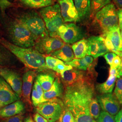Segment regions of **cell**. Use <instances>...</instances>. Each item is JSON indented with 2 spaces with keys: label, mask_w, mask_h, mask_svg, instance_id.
<instances>
[{
  "label": "cell",
  "mask_w": 122,
  "mask_h": 122,
  "mask_svg": "<svg viewBox=\"0 0 122 122\" xmlns=\"http://www.w3.org/2000/svg\"><path fill=\"white\" fill-rule=\"evenodd\" d=\"M24 118L23 113L19 114L15 116L5 118L1 122H23Z\"/></svg>",
  "instance_id": "d590c367"
},
{
  "label": "cell",
  "mask_w": 122,
  "mask_h": 122,
  "mask_svg": "<svg viewBox=\"0 0 122 122\" xmlns=\"http://www.w3.org/2000/svg\"><path fill=\"white\" fill-rule=\"evenodd\" d=\"M16 20L25 26L37 40L49 36L43 20L35 12L21 13Z\"/></svg>",
  "instance_id": "277c9868"
},
{
  "label": "cell",
  "mask_w": 122,
  "mask_h": 122,
  "mask_svg": "<svg viewBox=\"0 0 122 122\" xmlns=\"http://www.w3.org/2000/svg\"><path fill=\"white\" fill-rule=\"evenodd\" d=\"M20 99V97L0 76V109Z\"/></svg>",
  "instance_id": "7c38bea8"
},
{
  "label": "cell",
  "mask_w": 122,
  "mask_h": 122,
  "mask_svg": "<svg viewBox=\"0 0 122 122\" xmlns=\"http://www.w3.org/2000/svg\"><path fill=\"white\" fill-rule=\"evenodd\" d=\"M60 60L52 56H46L45 57V64L48 69L53 70L54 66Z\"/></svg>",
  "instance_id": "e575fe53"
},
{
  "label": "cell",
  "mask_w": 122,
  "mask_h": 122,
  "mask_svg": "<svg viewBox=\"0 0 122 122\" xmlns=\"http://www.w3.org/2000/svg\"><path fill=\"white\" fill-rule=\"evenodd\" d=\"M31 99L32 100V103L34 106L37 107L39 105L45 102L44 100H43L41 97L40 96L39 94L36 92L35 89L33 87L32 90V92L31 95Z\"/></svg>",
  "instance_id": "836d02e7"
},
{
  "label": "cell",
  "mask_w": 122,
  "mask_h": 122,
  "mask_svg": "<svg viewBox=\"0 0 122 122\" xmlns=\"http://www.w3.org/2000/svg\"><path fill=\"white\" fill-rule=\"evenodd\" d=\"M13 6L12 3L8 0H0V9L3 14H5V11L6 9Z\"/></svg>",
  "instance_id": "8d00e7d4"
},
{
  "label": "cell",
  "mask_w": 122,
  "mask_h": 122,
  "mask_svg": "<svg viewBox=\"0 0 122 122\" xmlns=\"http://www.w3.org/2000/svg\"><path fill=\"white\" fill-rule=\"evenodd\" d=\"M24 122H35L31 116H29L25 118Z\"/></svg>",
  "instance_id": "f6af8a7d"
},
{
  "label": "cell",
  "mask_w": 122,
  "mask_h": 122,
  "mask_svg": "<svg viewBox=\"0 0 122 122\" xmlns=\"http://www.w3.org/2000/svg\"><path fill=\"white\" fill-rule=\"evenodd\" d=\"M80 20L89 17L91 15V0H73Z\"/></svg>",
  "instance_id": "d6986e66"
},
{
  "label": "cell",
  "mask_w": 122,
  "mask_h": 122,
  "mask_svg": "<svg viewBox=\"0 0 122 122\" xmlns=\"http://www.w3.org/2000/svg\"><path fill=\"white\" fill-rule=\"evenodd\" d=\"M94 75L66 86L63 102L72 113L76 122H96L92 117L89 105L96 96Z\"/></svg>",
  "instance_id": "6da1fadb"
},
{
  "label": "cell",
  "mask_w": 122,
  "mask_h": 122,
  "mask_svg": "<svg viewBox=\"0 0 122 122\" xmlns=\"http://www.w3.org/2000/svg\"><path fill=\"white\" fill-rule=\"evenodd\" d=\"M95 20L102 31L103 35L111 29L118 26L117 11L114 5H106L95 15Z\"/></svg>",
  "instance_id": "8992f818"
},
{
  "label": "cell",
  "mask_w": 122,
  "mask_h": 122,
  "mask_svg": "<svg viewBox=\"0 0 122 122\" xmlns=\"http://www.w3.org/2000/svg\"><path fill=\"white\" fill-rule=\"evenodd\" d=\"M84 35L82 29L74 23H64L57 31V36L68 44H74L82 39Z\"/></svg>",
  "instance_id": "ba28073f"
},
{
  "label": "cell",
  "mask_w": 122,
  "mask_h": 122,
  "mask_svg": "<svg viewBox=\"0 0 122 122\" xmlns=\"http://www.w3.org/2000/svg\"><path fill=\"white\" fill-rule=\"evenodd\" d=\"M116 55L120 57H122V51H116L114 52Z\"/></svg>",
  "instance_id": "bcb514c9"
},
{
  "label": "cell",
  "mask_w": 122,
  "mask_h": 122,
  "mask_svg": "<svg viewBox=\"0 0 122 122\" xmlns=\"http://www.w3.org/2000/svg\"><path fill=\"white\" fill-rule=\"evenodd\" d=\"M120 33H121V37H122V30H121V31H120Z\"/></svg>",
  "instance_id": "681fc988"
},
{
  "label": "cell",
  "mask_w": 122,
  "mask_h": 122,
  "mask_svg": "<svg viewBox=\"0 0 122 122\" xmlns=\"http://www.w3.org/2000/svg\"><path fill=\"white\" fill-rule=\"evenodd\" d=\"M66 64L71 66L72 67H74L77 69L83 71H86L89 69L93 65L89 64L84 57L82 58H74L72 61L69 62H65Z\"/></svg>",
  "instance_id": "4316f807"
},
{
  "label": "cell",
  "mask_w": 122,
  "mask_h": 122,
  "mask_svg": "<svg viewBox=\"0 0 122 122\" xmlns=\"http://www.w3.org/2000/svg\"><path fill=\"white\" fill-rule=\"evenodd\" d=\"M117 55H116L114 52H107L104 55L105 59L107 63L110 65L113 61V59Z\"/></svg>",
  "instance_id": "ab89813d"
},
{
  "label": "cell",
  "mask_w": 122,
  "mask_h": 122,
  "mask_svg": "<svg viewBox=\"0 0 122 122\" xmlns=\"http://www.w3.org/2000/svg\"><path fill=\"white\" fill-rule=\"evenodd\" d=\"M0 44L17 57L27 67L39 71L48 69L45 57L36 49L21 48L0 38Z\"/></svg>",
  "instance_id": "7a4b0ae2"
},
{
  "label": "cell",
  "mask_w": 122,
  "mask_h": 122,
  "mask_svg": "<svg viewBox=\"0 0 122 122\" xmlns=\"http://www.w3.org/2000/svg\"><path fill=\"white\" fill-rule=\"evenodd\" d=\"M72 68L73 67L71 66L66 64L65 63H64L63 61L60 60L54 66L53 70L57 73L61 74L66 71L71 70Z\"/></svg>",
  "instance_id": "1f68e13d"
},
{
  "label": "cell",
  "mask_w": 122,
  "mask_h": 122,
  "mask_svg": "<svg viewBox=\"0 0 122 122\" xmlns=\"http://www.w3.org/2000/svg\"><path fill=\"white\" fill-rule=\"evenodd\" d=\"M36 76L35 71L30 70L23 75L22 79V95L27 102L31 103V89Z\"/></svg>",
  "instance_id": "9a60e30c"
},
{
  "label": "cell",
  "mask_w": 122,
  "mask_h": 122,
  "mask_svg": "<svg viewBox=\"0 0 122 122\" xmlns=\"http://www.w3.org/2000/svg\"><path fill=\"white\" fill-rule=\"evenodd\" d=\"M117 77L115 76H110L104 83L96 85V89L101 95L111 93L115 86Z\"/></svg>",
  "instance_id": "603a6c76"
},
{
  "label": "cell",
  "mask_w": 122,
  "mask_h": 122,
  "mask_svg": "<svg viewBox=\"0 0 122 122\" xmlns=\"http://www.w3.org/2000/svg\"><path fill=\"white\" fill-rule=\"evenodd\" d=\"M96 97L103 111L107 112L112 115H115L120 110V105L113 94H101Z\"/></svg>",
  "instance_id": "8fae6325"
},
{
  "label": "cell",
  "mask_w": 122,
  "mask_h": 122,
  "mask_svg": "<svg viewBox=\"0 0 122 122\" xmlns=\"http://www.w3.org/2000/svg\"><path fill=\"white\" fill-rule=\"evenodd\" d=\"M61 76L66 86L84 80L89 76L83 71L73 68L63 72Z\"/></svg>",
  "instance_id": "5bb4252c"
},
{
  "label": "cell",
  "mask_w": 122,
  "mask_h": 122,
  "mask_svg": "<svg viewBox=\"0 0 122 122\" xmlns=\"http://www.w3.org/2000/svg\"><path fill=\"white\" fill-rule=\"evenodd\" d=\"M71 48L76 58H82L87 55L88 44L87 39H82L75 43Z\"/></svg>",
  "instance_id": "7402d4cb"
},
{
  "label": "cell",
  "mask_w": 122,
  "mask_h": 122,
  "mask_svg": "<svg viewBox=\"0 0 122 122\" xmlns=\"http://www.w3.org/2000/svg\"><path fill=\"white\" fill-rule=\"evenodd\" d=\"M50 55L51 56L65 62L72 61L75 58L71 47L68 44H65L61 48L51 53Z\"/></svg>",
  "instance_id": "ac0fdd59"
},
{
  "label": "cell",
  "mask_w": 122,
  "mask_h": 122,
  "mask_svg": "<svg viewBox=\"0 0 122 122\" xmlns=\"http://www.w3.org/2000/svg\"><path fill=\"white\" fill-rule=\"evenodd\" d=\"M118 26L121 30H122V8L119 9L117 11Z\"/></svg>",
  "instance_id": "b9f144b4"
},
{
  "label": "cell",
  "mask_w": 122,
  "mask_h": 122,
  "mask_svg": "<svg viewBox=\"0 0 122 122\" xmlns=\"http://www.w3.org/2000/svg\"><path fill=\"white\" fill-rule=\"evenodd\" d=\"M65 44L62 40L58 38L47 36L38 39L35 47L39 53L49 54L61 48Z\"/></svg>",
  "instance_id": "9c48e42d"
},
{
  "label": "cell",
  "mask_w": 122,
  "mask_h": 122,
  "mask_svg": "<svg viewBox=\"0 0 122 122\" xmlns=\"http://www.w3.org/2000/svg\"><path fill=\"white\" fill-rule=\"evenodd\" d=\"M34 120L35 122H48L45 118L38 113L34 115Z\"/></svg>",
  "instance_id": "60d3db41"
},
{
  "label": "cell",
  "mask_w": 122,
  "mask_h": 122,
  "mask_svg": "<svg viewBox=\"0 0 122 122\" xmlns=\"http://www.w3.org/2000/svg\"><path fill=\"white\" fill-rule=\"evenodd\" d=\"M25 110V106L23 102L18 100L0 109V117L8 118L23 113Z\"/></svg>",
  "instance_id": "2e32d148"
},
{
  "label": "cell",
  "mask_w": 122,
  "mask_h": 122,
  "mask_svg": "<svg viewBox=\"0 0 122 122\" xmlns=\"http://www.w3.org/2000/svg\"><path fill=\"white\" fill-rule=\"evenodd\" d=\"M121 59L120 57L117 55L113 59L112 64L110 65V68H118L121 67Z\"/></svg>",
  "instance_id": "f35d334b"
},
{
  "label": "cell",
  "mask_w": 122,
  "mask_h": 122,
  "mask_svg": "<svg viewBox=\"0 0 122 122\" xmlns=\"http://www.w3.org/2000/svg\"><path fill=\"white\" fill-rule=\"evenodd\" d=\"M22 3L33 8H44L53 4V0H21Z\"/></svg>",
  "instance_id": "d4e9b609"
},
{
  "label": "cell",
  "mask_w": 122,
  "mask_h": 122,
  "mask_svg": "<svg viewBox=\"0 0 122 122\" xmlns=\"http://www.w3.org/2000/svg\"><path fill=\"white\" fill-rule=\"evenodd\" d=\"M96 122H116L113 115L106 112L102 111L99 117L96 119Z\"/></svg>",
  "instance_id": "4dcf8cb0"
},
{
  "label": "cell",
  "mask_w": 122,
  "mask_h": 122,
  "mask_svg": "<svg viewBox=\"0 0 122 122\" xmlns=\"http://www.w3.org/2000/svg\"><path fill=\"white\" fill-rule=\"evenodd\" d=\"M60 122V121H59V120H58V121H57V122Z\"/></svg>",
  "instance_id": "f907efd6"
},
{
  "label": "cell",
  "mask_w": 122,
  "mask_h": 122,
  "mask_svg": "<svg viewBox=\"0 0 122 122\" xmlns=\"http://www.w3.org/2000/svg\"><path fill=\"white\" fill-rule=\"evenodd\" d=\"M96 96H95L92 99L89 105L90 114L92 117L95 120H96L99 117L100 113V106Z\"/></svg>",
  "instance_id": "f1b7e54d"
},
{
  "label": "cell",
  "mask_w": 122,
  "mask_h": 122,
  "mask_svg": "<svg viewBox=\"0 0 122 122\" xmlns=\"http://www.w3.org/2000/svg\"><path fill=\"white\" fill-rule=\"evenodd\" d=\"M114 94L120 105H122V77L117 78Z\"/></svg>",
  "instance_id": "f546056e"
},
{
  "label": "cell",
  "mask_w": 122,
  "mask_h": 122,
  "mask_svg": "<svg viewBox=\"0 0 122 122\" xmlns=\"http://www.w3.org/2000/svg\"><path fill=\"white\" fill-rule=\"evenodd\" d=\"M116 122H122V108L116 114L115 118Z\"/></svg>",
  "instance_id": "7bdbcfd3"
},
{
  "label": "cell",
  "mask_w": 122,
  "mask_h": 122,
  "mask_svg": "<svg viewBox=\"0 0 122 122\" xmlns=\"http://www.w3.org/2000/svg\"><path fill=\"white\" fill-rule=\"evenodd\" d=\"M119 76H122V70H121L119 72Z\"/></svg>",
  "instance_id": "7dc6e473"
},
{
  "label": "cell",
  "mask_w": 122,
  "mask_h": 122,
  "mask_svg": "<svg viewBox=\"0 0 122 122\" xmlns=\"http://www.w3.org/2000/svg\"><path fill=\"white\" fill-rule=\"evenodd\" d=\"M121 68H122V59H121Z\"/></svg>",
  "instance_id": "c3c4849f"
},
{
  "label": "cell",
  "mask_w": 122,
  "mask_h": 122,
  "mask_svg": "<svg viewBox=\"0 0 122 122\" xmlns=\"http://www.w3.org/2000/svg\"><path fill=\"white\" fill-rule=\"evenodd\" d=\"M87 40L88 51L87 55H89L96 59V55L101 44L104 42V39L101 36H92Z\"/></svg>",
  "instance_id": "ffe728a7"
},
{
  "label": "cell",
  "mask_w": 122,
  "mask_h": 122,
  "mask_svg": "<svg viewBox=\"0 0 122 122\" xmlns=\"http://www.w3.org/2000/svg\"><path fill=\"white\" fill-rule=\"evenodd\" d=\"M33 87L35 89L36 92H37V93L39 94V95L43 100H44L45 102H47L48 100H46L44 98V91H43L42 88L41 87L40 84H39V82L38 81L37 79H36V80H35V82L34 83V87Z\"/></svg>",
  "instance_id": "74e56055"
},
{
  "label": "cell",
  "mask_w": 122,
  "mask_h": 122,
  "mask_svg": "<svg viewBox=\"0 0 122 122\" xmlns=\"http://www.w3.org/2000/svg\"><path fill=\"white\" fill-rule=\"evenodd\" d=\"M43 18L49 35L54 37L57 36L59 28L64 24L61 10L58 4L44 7L39 11Z\"/></svg>",
  "instance_id": "5b68a950"
},
{
  "label": "cell",
  "mask_w": 122,
  "mask_h": 122,
  "mask_svg": "<svg viewBox=\"0 0 122 122\" xmlns=\"http://www.w3.org/2000/svg\"><path fill=\"white\" fill-rule=\"evenodd\" d=\"M0 76L4 79L20 97L22 95V80L15 71L7 67H0Z\"/></svg>",
  "instance_id": "30bf717a"
},
{
  "label": "cell",
  "mask_w": 122,
  "mask_h": 122,
  "mask_svg": "<svg viewBox=\"0 0 122 122\" xmlns=\"http://www.w3.org/2000/svg\"><path fill=\"white\" fill-rule=\"evenodd\" d=\"M63 105L64 104L60 101L49 100L39 105L36 107V110L48 122H56L63 113Z\"/></svg>",
  "instance_id": "52a82bcc"
},
{
  "label": "cell",
  "mask_w": 122,
  "mask_h": 122,
  "mask_svg": "<svg viewBox=\"0 0 122 122\" xmlns=\"http://www.w3.org/2000/svg\"><path fill=\"white\" fill-rule=\"evenodd\" d=\"M38 81L44 92L48 91L55 81L54 77L51 74H40L37 76Z\"/></svg>",
  "instance_id": "cb8c5ba5"
},
{
  "label": "cell",
  "mask_w": 122,
  "mask_h": 122,
  "mask_svg": "<svg viewBox=\"0 0 122 122\" xmlns=\"http://www.w3.org/2000/svg\"><path fill=\"white\" fill-rule=\"evenodd\" d=\"M115 4L118 7L120 8V9L122 8V0H113Z\"/></svg>",
  "instance_id": "ee69618b"
},
{
  "label": "cell",
  "mask_w": 122,
  "mask_h": 122,
  "mask_svg": "<svg viewBox=\"0 0 122 122\" xmlns=\"http://www.w3.org/2000/svg\"><path fill=\"white\" fill-rule=\"evenodd\" d=\"M61 15L65 22L80 21L78 14L73 0H58Z\"/></svg>",
  "instance_id": "4fadbf2b"
},
{
  "label": "cell",
  "mask_w": 122,
  "mask_h": 122,
  "mask_svg": "<svg viewBox=\"0 0 122 122\" xmlns=\"http://www.w3.org/2000/svg\"><path fill=\"white\" fill-rule=\"evenodd\" d=\"M12 58L11 53L0 44V67L11 64Z\"/></svg>",
  "instance_id": "484cf974"
},
{
  "label": "cell",
  "mask_w": 122,
  "mask_h": 122,
  "mask_svg": "<svg viewBox=\"0 0 122 122\" xmlns=\"http://www.w3.org/2000/svg\"><path fill=\"white\" fill-rule=\"evenodd\" d=\"M58 120L60 122H76L72 113L67 108L63 110Z\"/></svg>",
  "instance_id": "d6a6232c"
},
{
  "label": "cell",
  "mask_w": 122,
  "mask_h": 122,
  "mask_svg": "<svg viewBox=\"0 0 122 122\" xmlns=\"http://www.w3.org/2000/svg\"><path fill=\"white\" fill-rule=\"evenodd\" d=\"M111 0H91L92 16L95 15L100 10L110 3Z\"/></svg>",
  "instance_id": "83f0119b"
},
{
  "label": "cell",
  "mask_w": 122,
  "mask_h": 122,
  "mask_svg": "<svg viewBox=\"0 0 122 122\" xmlns=\"http://www.w3.org/2000/svg\"><path fill=\"white\" fill-rule=\"evenodd\" d=\"M5 26L12 44L24 48H30L35 46L37 39L25 26L17 20H8Z\"/></svg>",
  "instance_id": "3957f363"
},
{
  "label": "cell",
  "mask_w": 122,
  "mask_h": 122,
  "mask_svg": "<svg viewBox=\"0 0 122 122\" xmlns=\"http://www.w3.org/2000/svg\"><path fill=\"white\" fill-rule=\"evenodd\" d=\"M107 37L110 40L115 52L122 51V38L119 26H116L111 29L102 37Z\"/></svg>",
  "instance_id": "e0dca14e"
},
{
  "label": "cell",
  "mask_w": 122,
  "mask_h": 122,
  "mask_svg": "<svg viewBox=\"0 0 122 122\" xmlns=\"http://www.w3.org/2000/svg\"><path fill=\"white\" fill-rule=\"evenodd\" d=\"M63 87L59 78L55 80L52 87L47 92H44V98L50 100L57 97H61L63 96Z\"/></svg>",
  "instance_id": "44dd1931"
}]
</instances>
